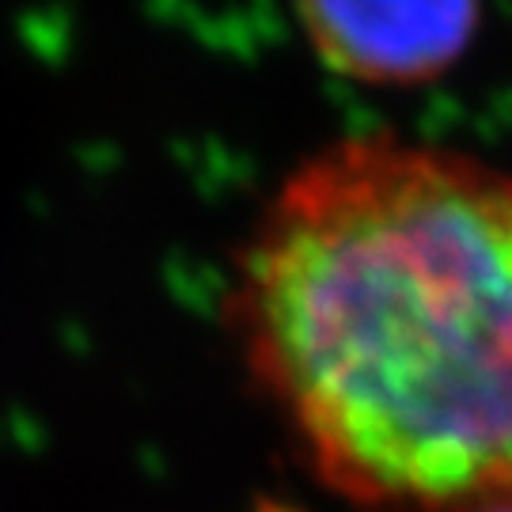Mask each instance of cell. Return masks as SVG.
<instances>
[{
    "instance_id": "1",
    "label": "cell",
    "mask_w": 512,
    "mask_h": 512,
    "mask_svg": "<svg viewBox=\"0 0 512 512\" xmlns=\"http://www.w3.org/2000/svg\"><path fill=\"white\" fill-rule=\"evenodd\" d=\"M228 319L357 512L512 505V171L399 137L315 152L247 232Z\"/></svg>"
},
{
    "instance_id": "2",
    "label": "cell",
    "mask_w": 512,
    "mask_h": 512,
    "mask_svg": "<svg viewBox=\"0 0 512 512\" xmlns=\"http://www.w3.org/2000/svg\"><path fill=\"white\" fill-rule=\"evenodd\" d=\"M296 12L327 69L376 88H410L467 54L482 0H296Z\"/></svg>"
},
{
    "instance_id": "3",
    "label": "cell",
    "mask_w": 512,
    "mask_h": 512,
    "mask_svg": "<svg viewBox=\"0 0 512 512\" xmlns=\"http://www.w3.org/2000/svg\"><path fill=\"white\" fill-rule=\"evenodd\" d=\"M255 512H300L293 505H285V501H258Z\"/></svg>"
},
{
    "instance_id": "4",
    "label": "cell",
    "mask_w": 512,
    "mask_h": 512,
    "mask_svg": "<svg viewBox=\"0 0 512 512\" xmlns=\"http://www.w3.org/2000/svg\"><path fill=\"white\" fill-rule=\"evenodd\" d=\"M497 512H512V505H509V509H497Z\"/></svg>"
}]
</instances>
